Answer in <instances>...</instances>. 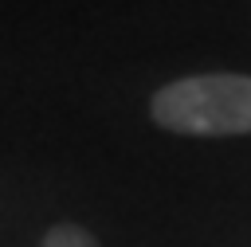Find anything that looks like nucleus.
<instances>
[{"instance_id":"f257e3e1","label":"nucleus","mask_w":251,"mask_h":247,"mask_svg":"<svg viewBox=\"0 0 251 247\" xmlns=\"http://www.w3.org/2000/svg\"><path fill=\"white\" fill-rule=\"evenodd\" d=\"M153 122L184 137H239L251 133V74H188L153 94Z\"/></svg>"},{"instance_id":"f03ea898","label":"nucleus","mask_w":251,"mask_h":247,"mask_svg":"<svg viewBox=\"0 0 251 247\" xmlns=\"http://www.w3.org/2000/svg\"><path fill=\"white\" fill-rule=\"evenodd\" d=\"M43 247H98V239L78 223H59L43 235Z\"/></svg>"}]
</instances>
